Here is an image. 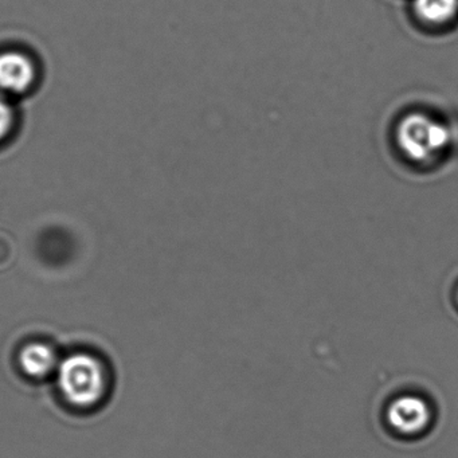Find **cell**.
I'll return each instance as SVG.
<instances>
[{"label":"cell","mask_w":458,"mask_h":458,"mask_svg":"<svg viewBox=\"0 0 458 458\" xmlns=\"http://www.w3.org/2000/svg\"><path fill=\"white\" fill-rule=\"evenodd\" d=\"M13 124V109L4 98H0V139L7 135Z\"/></svg>","instance_id":"7"},{"label":"cell","mask_w":458,"mask_h":458,"mask_svg":"<svg viewBox=\"0 0 458 458\" xmlns=\"http://www.w3.org/2000/svg\"><path fill=\"white\" fill-rule=\"evenodd\" d=\"M57 383L71 406L88 410L100 404L108 391V375L100 359L90 353H72L60 361Z\"/></svg>","instance_id":"1"},{"label":"cell","mask_w":458,"mask_h":458,"mask_svg":"<svg viewBox=\"0 0 458 458\" xmlns=\"http://www.w3.org/2000/svg\"><path fill=\"white\" fill-rule=\"evenodd\" d=\"M33 79L34 68L28 57L20 53L0 55V89L23 92Z\"/></svg>","instance_id":"4"},{"label":"cell","mask_w":458,"mask_h":458,"mask_svg":"<svg viewBox=\"0 0 458 458\" xmlns=\"http://www.w3.org/2000/svg\"><path fill=\"white\" fill-rule=\"evenodd\" d=\"M383 418L388 431L399 438H420L433 425L434 409L422 394L406 391L388 401Z\"/></svg>","instance_id":"3"},{"label":"cell","mask_w":458,"mask_h":458,"mask_svg":"<svg viewBox=\"0 0 458 458\" xmlns=\"http://www.w3.org/2000/svg\"><path fill=\"white\" fill-rule=\"evenodd\" d=\"M20 364L28 377L45 379L57 371L60 360L52 345L36 342L22 348L20 353Z\"/></svg>","instance_id":"5"},{"label":"cell","mask_w":458,"mask_h":458,"mask_svg":"<svg viewBox=\"0 0 458 458\" xmlns=\"http://www.w3.org/2000/svg\"><path fill=\"white\" fill-rule=\"evenodd\" d=\"M457 300H458V291H457Z\"/></svg>","instance_id":"8"},{"label":"cell","mask_w":458,"mask_h":458,"mask_svg":"<svg viewBox=\"0 0 458 458\" xmlns=\"http://www.w3.org/2000/svg\"><path fill=\"white\" fill-rule=\"evenodd\" d=\"M396 143L412 162H431L450 146L452 132L446 124L428 114H410L399 122Z\"/></svg>","instance_id":"2"},{"label":"cell","mask_w":458,"mask_h":458,"mask_svg":"<svg viewBox=\"0 0 458 458\" xmlns=\"http://www.w3.org/2000/svg\"><path fill=\"white\" fill-rule=\"evenodd\" d=\"M414 12L423 22L442 25L458 13V0H414Z\"/></svg>","instance_id":"6"}]
</instances>
